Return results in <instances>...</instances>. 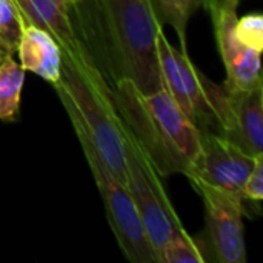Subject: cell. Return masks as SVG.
Instances as JSON below:
<instances>
[{
	"label": "cell",
	"instance_id": "7c38bea8",
	"mask_svg": "<svg viewBox=\"0 0 263 263\" xmlns=\"http://www.w3.org/2000/svg\"><path fill=\"white\" fill-rule=\"evenodd\" d=\"M25 71H31L45 82L55 85L62 72V51L46 31L25 23L17 52Z\"/></svg>",
	"mask_w": 263,
	"mask_h": 263
},
{
	"label": "cell",
	"instance_id": "30bf717a",
	"mask_svg": "<svg viewBox=\"0 0 263 263\" xmlns=\"http://www.w3.org/2000/svg\"><path fill=\"white\" fill-rule=\"evenodd\" d=\"M25 23L34 25L57 42L62 54L74 55L86 48L79 37L63 0H12Z\"/></svg>",
	"mask_w": 263,
	"mask_h": 263
},
{
	"label": "cell",
	"instance_id": "6da1fadb",
	"mask_svg": "<svg viewBox=\"0 0 263 263\" xmlns=\"http://www.w3.org/2000/svg\"><path fill=\"white\" fill-rule=\"evenodd\" d=\"M71 120H76L108 171L126 186V153L122 120L111 88L88 48L74 55L62 54V72L52 85Z\"/></svg>",
	"mask_w": 263,
	"mask_h": 263
},
{
	"label": "cell",
	"instance_id": "5bb4252c",
	"mask_svg": "<svg viewBox=\"0 0 263 263\" xmlns=\"http://www.w3.org/2000/svg\"><path fill=\"white\" fill-rule=\"evenodd\" d=\"M25 69L12 55H0V120L15 122L20 109V96Z\"/></svg>",
	"mask_w": 263,
	"mask_h": 263
},
{
	"label": "cell",
	"instance_id": "ac0fdd59",
	"mask_svg": "<svg viewBox=\"0 0 263 263\" xmlns=\"http://www.w3.org/2000/svg\"><path fill=\"white\" fill-rule=\"evenodd\" d=\"M234 31L243 45L262 52L263 15L260 12H250L242 17H237Z\"/></svg>",
	"mask_w": 263,
	"mask_h": 263
},
{
	"label": "cell",
	"instance_id": "3957f363",
	"mask_svg": "<svg viewBox=\"0 0 263 263\" xmlns=\"http://www.w3.org/2000/svg\"><path fill=\"white\" fill-rule=\"evenodd\" d=\"M71 122L102 196L106 219L123 256L131 263H157L154 250L148 242L140 217L126 186L108 171L83 128L76 120Z\"/></svg>",
	"mask_w": 263,
	"mask_h": 263
},
{
	"label": "cell",
	"instance_id": "e0dca14e",
	"mask_svg": "<svg viewBox=\"0 0 263 263\" xmlns=\"http://www.w3.org/2000/svg\"><path fill=\"white\" fill-rule=\"evenodd\" d=\"M206 260L186 230L174 234L163 247L159 263H203Z\"/></svg>",
	"mask_w": 263,
	"mask_h": 263
},
{
	"label": "cell",
	"instance_id": "5b68a950",
	"mask_svg": "<svg viewBox=\"0 0 263 263\" xmlns=\"http://www.w3.org/2000/svg\"><path fill=\"white\" fill-rule=\"evenodd\" d=\"M111 96L126 134L153 165L159 177L168 179L173 174L191 177L193 165L166 140L146 109L136 85L128 79H117L114 88H111Z\"/></svg>",
	"mask_w": 263,
	"mask_h": 263
},
{
	"label": "cell",
	"instance_id": "d6986e66",
	"mask_svg": "<svg viewBox=\"0 0 263 263\" xmlns=\"http://www.w3.org/2000/svg\"><path fill=\"white\" fill-rule=\"evenodd\" d=\"M242 199L256 203H260L263 200V154H259L256 159V165L245 182Z\"/></svg>",
	"mask_w": 263,
	"mask_h": 263
},
{
	"label": "cell",
	"instance_id": "7a4b0ae2",
	"mask_svg": "<svg viewBox=\"0 0 263 263\" xmlns=\"http://www.w3.org/2000/svg\"><path fill=\"white\" fill-rule=\"evenodd\" d=\"M103 28L105 49L116 79L131 80L142 96L163 88L157 55L162 25L148 0H91Z\"/></svg>",
	"mask_w": 263,
	"mask_h": 263
},
{
	"label": "cell",
	"instance_id": "ffe728a7",
	"mask_svg": "<svg viewBox=\"0 0 263 263\" xmlns=\"http://www.w3.org/2000/svg\"><path fill=\"white\" fill-rule=\"evenodd\" d=\"M223 3H225V0H200V5L210 12V15H214Z\"/></svg>",
	"mask_w": 263,
	"mask_h": 263
},
{
	"label": "cell",
	"instance_id": "8992f818",
	"mask_svg": "<svg viewBox=\"0 0 263 263\" xmlns=\"http://www.w3.org/2000/svg\"><path fill=\"white\" fill-rule=\"evenodd\" d=\"M190 182L205 205V220L210 250L219 263H245L247 247L243 234V199L239 194L213 186L199 177Z\"/></svg>",
	"mask_w": 263,
	"mask_h": 263
},
{
	"label": "cell",
	"instance_id": "277c9868",
	"mask_svg": "<svg viewBox=\"0 0 263 263\" xmlns=\"http://www.w3.org/2000/svg\"><path fill=\"white\" fill-rule=\"evenodd\" d=\"M123 136L126 153V190L131 194L148 242L159 263V256L166 242L185 228L177 217L156 170L137 149L125 128Z\"/></svg>",
	"mask_w": 263,
	"mask_h": 263
},
{
	"label": "cell",
	"instance_id": "4fadbf2b",
	"mask_svg": "<svg viewBox=\"0 0 263 263\" xmlns=\"http://www.w3.org/2000/svg\"><path fill=\"white\" fill-rule=\"evenodd\" d=\"M157 55H159V66L163 80V88L171 94V97L183 109V112L196 123L193 106L186 94L183 76L176 59V48L170 43L163 29H160L157 34Z\"/></svg>",
	"mask_w": 263,
	"mask_h": 263
},
{
	"label": "cell",
	"instance_id": "8fae6325",
	"mask_svg": "<svg viewBox=\"0 0 263 263\" xmlns=\"http://www.w3.org/2000/svg\"><path fill=\"white\" fill-rule=\"evenodd\" d=\"M228 96L233 114V133L228 140L251 156L263 154V83Z\"/></svg>",
	"mask_w": 263,
	"mask_h": 263
},
{
	"label": "cell",
	"instance_id": "ba28073f",
	"mask_svg": "<svg viewBox=\"0 0 263 263\" xmlns=\"http://www.w3.org/2000/svg\"><path fill=\"white\" fill-rule=\"evenodd\" d=\"M200 133L202 148L191 177H199L213 186L239 194L242 197L245 182L256 165L257 156L248 154L219 133Z\"/></svg>",
	"mask_w": 263,
	"mask_h": 263
},
{
	"label": "cell",
	"instance_id": "9a60e30c",
	"mask_svg": "<svg viewBox=\"0 0 263 263\" xmlns=\"http://www.w3.org/2000/svg\"><path fill=\"white\" fill-rule=\"evenodd\" d=\"M149 6L159 20L160 25H170L177 37L180 45H186V26L200 6V0H148Z\"/></svg>",
	"mask_w": 263,
	"mask_h": 263
},
{
	"label": "cell",
	"instance_id": "52a82bcc",
	"mask_svg": "<svg viewBox=\"0 0 263 263\" xmlns=\"http://www.w3.org/2000/svg\"><path fill=\"white\" fill-rule=\"evenodd\" d=\"M240 0H225L213 18L220 59L223 62L227 77L223 88L228 92L250 91L262 85V65L259 51L243 45L236 35L234 26L239 17L237 8Z\"/></svg>",
	"mask_w": 263,
	"mask_h": 263
},
{
	"label": "cell",
	"instance_id": "9c48e42d",
	"mask_svg": "<svg viewBox=\"0 0 263 263\" xmlns=\"http://www.w3.org/2000/svg\"><path fill=\"white\" fill-rule=\"evenodd\" d=\"M142 97L146 109L159 125L166 140L186 160H190L194 170L202 148V133L199 126L183 112L165 88Z\"/></svg>",
	"mask_w": 263,
	"mask_h": 263
},
{
	"label": "cell",
	"instance_id": "2e32d148",
	"mask_svg": "<svg viewBox=\"0 0 263 263\" xmlns=\"http://www.w3.org/2000/svg\"><path fill=\"white\" fill-rule=\"evenodd\" d=\"M25 22L12 0H0V55L15 54Z\"/></svg>",
	"mask_w": 263,
	"mask_h": 263
},
{
	"label": "cell",
	"instance_id": "44dd1931",
	"mask_svg": "<svg viewBox=\"0 0 263 263\" xmlns=\"http://www.w3.org/2000/svg\"><path fill=\"white\" fill-rule=\"evenodd\" d=\"M63 2L66 3L68 8H76V6H79L80 3H83L85 0H63Z\"/></svg>",
	"mask_w": 263,
	"mask_h": 263
}]
</instances>
